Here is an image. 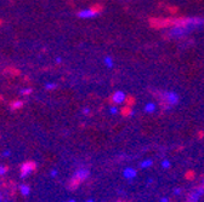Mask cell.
I'll return each instance as SVG.
<instances>
[{"mask_svg":"<svg viewBox=\"0 0 204 202\" xmlns=\"http://www.w3.org/2000/svg\"><path fill=\"white\" fill-rule=\"evenodd\" d=\"M204 25V18H187L185 21H180L178 23H176L168 33V35L170 37H183L186 35H188L193 29L195 28H200Z\"/></svg>","mask_w":204,"mask_h":202,"instance_id":"obj_1","label":"cell"},{"mask_svg":"<svg viewBox=\"0 0 204 202\" xmlns=\"http://www.w3.org/2000/svg\"><path fill=\"white\" fill-rule=\"evenodd\" d=\"M87 177H89V171H87V169H84V168L78 169V171L70 177V179L68 180L67 187H68L69 190H75L83 181H85V180L87 179Z\"/></svg>","mask_w":204,"mask_h":202,"instance_id":"obj_2","label":"cell"},{"mask_svg":"<svg viewBox=\"0 0 204 202\" xmlns=\"http://www.w3.org/2000/svg\"><path fill=\"white\" fill-rule=\"evenodd\" d=\"M35 169H36V165L34 161H25L19 167V174L22 178H25L30 175L33 172H35Z\"/></svg>","mask_w":204,"mask_h":202,"instance_id":"obj_3","label":"cell"},{"mask_svg":"<svg viewBox=\"0 0 204 202\" xmlns=\"http://www.w3.org/2000/svg\"><path fill=\"white\" fill-rule=\"evenodd\" d=\"M163 100L165 102L166 105H170V106H174L178 103V94L175 93V92H171V91H168L163 94Z\"/></svg>","mask_w":204,"mask_h":202,"instance_id":"obj_4","label":"cell"},{"mask_svg":"<svg viewBox=\"0 0 204 202\" xmlns=\"http://www.w3.org/2000/svg\"><path fill=\"white\" fill-rule=\"evenodd\" d=\"M98 11L93 10V8H83L78 12V17L83 18V19H89V18H93L96 16H98Z\"/></svg>","mask_w":204,"mask_h":202,"instance_id":"obj_5","label":"cell"},{"mask_svg":"<svg viewBox=\"0 0 204 202\" xmlns=\"http://www.w3.org/2000/svg\"><path fill=\"white\" fill-rule=\"evenodd\" d=\"M125 100H126V94H125L124 91L118 90V91H115V92L113 93V96H112V102L114 103V105L123 104Z\"/></svg>","mask_w":204,"mask_h":202,"instance_id":"obj_6","label":"cell"},{"mask_svg":"<svg viewBox=\"0 0 204 202\" xmlns=\"http://www.w3.org/2000/svg\"><path fill=\"white\" fill-rule=\"evenodd\" d=\"M199 197H200V195L195 191V189L194 190H192L188 195H187V197H186V202H198L199 201Z\"/></svg>","mask_w":204,"mask_h":202,"instance_id":"obj_7","label":"cell"},{"mask_svg":"<svg viewBox=\"0 0 204 202\" xmlns=\"http://www.w3.org/2000/svg\"><path fill=\"white\" fill-rule=\"evenodd\" d=\"M124 177L126 178V179H132V178H135L136 177V174H137V172H136V169L135 168H132V167H126L125 169H124Z\"/></svg>","mask_w":204,"mask_h":202,"instance_id":"obj_8","label":"cell"},{"mask_svg":"<svg viewBox=\"0 0 204 202\" xmlns=\"http://www.w3.org/2000/svg\"><path fill=\"white\" fill-rule=\"evenodd\" d=\"M155 109H157L155 103H147V104L144 105V111H146V112H148V114L154 112V111H155Z\"/></svg>","mask_w":204,"mask_h":202,"instance_id":"obj_9","label":"cell"},{"mask_svg":"<svg viewBox=\"0 0 204 202\" xmlns=\"http://www.w3.org/2000/svg\"><path fill=\"white\" fill-rule=\"evenodd\" d=\"M103 63H104V65H106L107 68H113V65H114V62H113L112 57H104Z\"/></svg>","mask_w":204,"mask_h":202,"instance_id":"obj_10","label":"cell"},{"mask_svg":"<svg viewBox=\"0 0 204 202\" xmlns=\"http://www.w3.org/2000/svg\"><path fill=\"white\" fill-rule=\"evenodd\" d=\"M153 165V161L151 160V158H148V160H144V161H142L141 162V168H147V167H151Z\"/></svg>","mask_w":204,"mask_h":202,"instance_id":"obj_11","label":"cell"},{"mask_svg":"<svg viewBox=\"0 0 204 202\" xmlns=\"http://www.w3.org/2000/svg\"><path fill=\"white\" fill-rule=\"evenodd\" d=\"M19 191H21L23 195H28L29 191H30V187H29L28 185H24V184H23V185L19 186Z\"/></svg>","mask_w":204,"mask_h":202,"instance_id":"obj_12","label":"cell"},{"mask_svg":"<svg viewBox=\"0 0 204 202\" xmlns=\"http://www.w3.org/2000/svg\"><path fill=\"white\" fill-rule=\"evenodd\" d=\"M109 112H110L112 115H115V114H118V112H119V109H118V106H115V105L110 106V108H109Z\"/></svg>","mask_w":204,"mask_h":202,"instance_id":"obj_13","label":"cell"},{"mask_svg":"<svg viewBox=\"0 0 204 202\" xmlns=\"http://www.w3.org/2000/svg\"><path fill=\"white\" fill-rule=\"evenodd\" d=\"M11 105H12V108H13V109H17V108H21V106L23 105V103H22L21 100H17V102H13Z\"/></svg>","mask_w":204,"mask_h":202,"instance_id":"obj_14","label":"cell"},{"mask_svg":"<svg viewBox=\"0 0 204 202\" xmlns=\"http://www.w3.org/2000/svg\"><path fill=\"white\" fill-rule=\"evenodd\" d=\"M7 171H8V167H7V166H0V175L6 174Z\"/></svg>","mask_w":204,"mask_h":202,"instance_id":"obj_15","label":"cell"},{"mask_svg":"<svg viewBox=\"0 0 204 202\" xmlns=\"http://www.w3.org/2000/svg\"><path fill=\"white\" fill-rule=\"evenodd\" d=\"M162 166H163V168H170V162L168 160H164L162 162Z\"/></svg>","mask_w":204,"mask_h":202,"instance_id":"obj_16","label":"cell"},{"mask_svg":"<svg viewBox=\"0 0 204 202\" xmlns=\"http://www.w3.org/2000/svg\"><path fill=\"white\" fill-rule=\"evenodd\" d=\"M55 86H56V83H47V85H46L47 88H53Z\"/></svg>","mask_w":204,"mask_h":202,"instance_id":"obj_17","label":"cell"},{"mask_svg":"<svg viewBox=\"0 0 204 202\" xmlns=\"http://www.w3.org/2000/svg\"><path fill=\"white\" fill-rule=\"evenodd\" d=\"M30 92H32V90H29V88H28V90H23V91H22V93H23V94H28V93H30Z\"/></svg>","mask_w":204,"mask_h":202,"instance_id":"obj_18","label":"cell"},{"mask_svg":"<svg viewBox=\"0 0 204 202\" xmlns=\"http://www.w3.org/2000/svg\"><path fill=\"white\" fill-rule=\"evenodd\" d=\"M187 174H188V175H186V177H187L188 179H191V178H193V173H192V172H188Z\"/></svg>","mask_w":204,"mask_h":202,"instance_id":"obj_19","label":"cell"},{"mask_svg":"<svg viewBox=\"0 0 204 202\" xmlns=\"http://www.w3.org/2000/svg\"><path fill=\"white\" fill-rule=\"evenodd\" d=\"M160 202H169V200H168L166 197H163V198L160 200Z\"/></svg>","mask_w":204,"mask_h":202,"instance_id":"obj_20","label":"cell"},{"mask_svg":"<svg viewBox=\"0 0 204 202\" xmlns=\"http://www.w3.org/2000/svg\"><path fill=\"white\" fill-rule=\"evenodd\" d=\"M83 111H84V114H89V112H90V110H89L87 108H86V109H84Z\"/></svg>","mask_w":204,"mask_h":202,"instance_id":"obj_21","label":"cell"},{"mask_svg":"<svg viewBox=\"0 0 204 202\" xmlns=\"http://www.w3.org/2000/svg\"><path fill=\"white\" fill-rule=\"evenodd\" d=\"M180 192H181V189H175V194H177V195H178Z\"/></svg>","mask_w":204,"mask_h":202,"instance_id":"obj_22","label":"cell"},{"mask_svg":"<svg viewBox=\"0 0 204 202\" xmlns=\"http://www.w3.org/2000/svg\"><path fill=\"white\" fill-rule=\"evenodd\" d=\"M86 202H93V201H92V200H89V201H86Z\"/></svg>","mask_w":204,"mask_h":202,"instance_id":"obj_23","label":"cell"},{"mask_svg":"<svg viewBox=\"0 0 204 202\" xmlns=\"http://www.w3.org/2000/svg\"><path fill=\"white\" fill-rule=\"evenodd\" d=\"M68 202H75V201H73V200H70V201H68Z\"/></svg>","mask_w":204,"mask_h":202,"instance_id":"obj_24","label":"cell"},{"mask_svg":"<svg viewBox=\"0 0 204 202\" xmlns=\"http://www.w3.org/2000/svg\"><path fill=\"white\" fill-rule=\"evenodd\" d=\"M117 202H123V201H117Z\"/></svg>","mask_w":204,"mask_h":202,"instance_id":"obj_25","label":"cell"},{"mask_svg":"<svg viewBox=\"0 0 204 202\" xmlns=\"http://www.w3.org/2000/svg\"><path fill=\"white\" fill-rule=\"evenodd\" d=\"M0 200H1V196H0Z\"/></svg>","mask_w":204,"mask_h":202,"instance_id":"obj_26","label":"cell"}]
</instances>
